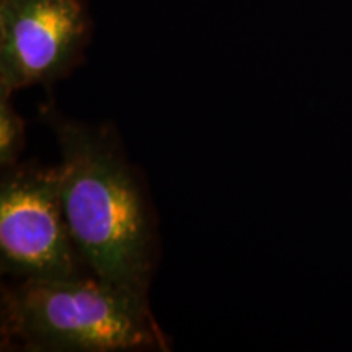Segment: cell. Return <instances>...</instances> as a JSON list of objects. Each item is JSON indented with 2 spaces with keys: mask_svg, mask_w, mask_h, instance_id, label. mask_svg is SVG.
<instances>
[{
  "mask_svg": "<svg viewBox=\"0 0 352 352\" xmlns=\"http://www.w3.org/2000/svg\"><path fill=\"white\" fill-rule=\"evenodd\" d=\"M60 148L57 165L70 235L87 267L113 287L148 302L157 239L135 171L108 126L43 109Z\"/></svg>",
  "mask_w": 352,
  "mask_h": 352,
  "instance_id": "1",
  "label": "cell"
},
{
  "mask_svg": "<svg viewBox=\"0 0 352 352\" xmlns=\"http://www.w3.org/2000/svg\"><path fill=\"white\" fill-rule=\"evenodd\" d=\"M2 346L47 352L166 351L148 302L94 274L20 279L2 290Z\"/></svg>",
  "mask_w": 352,
  "mask_h": 352,
  "instance_id": "2",
  "label": "cell"
},
{
  "mask_svg": "<svg viewBox=\"0 0 352 352\" xmlns=\"http://www.w3.org/2000/svg\"><path fill=\"white\" fill-rule=\"evenodd\" d=\"M0 266L19 279L91 274L65 219L56 166H6L0 183Z\"/></svg>",
  "mask_w": 352,
  "mask_h": 352,
  "instance_id": "3",
  "label": "cell"
},
{
  "mask_svg": "<svg viewBox=\"0 0 352 352\" xmlns=\"http://www.w3.org/2000/svg\"><path fill=\"white\" fill-rule=\"evenodd\" d=\"M90 39L87 0H0V95L63 80Z\"/></svg>",
  "mask_w": 352,
  "mask_h": 352,
  "instance_id": "4",
  "label": "cell"
},
{
  "mask_svg": "<svg viewBox=\"0 0 352 352\" xmlns=\"http://www.w3.org/2000/svg\"><path fill=\"white\" fill-rule=\"evenodd\" d=\"M25 145V121L12 107L10 96L0 95V165L19 164Z\"/></svg>",
  "mask_w": 352,
  "mask_h": 352,
  "instance_id": "5",
  "label": "cell"
}]
</instances>
